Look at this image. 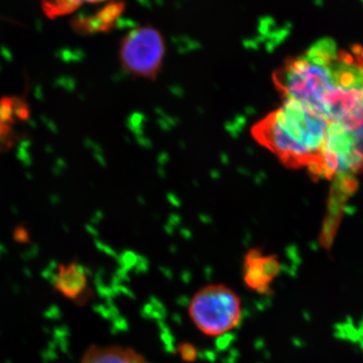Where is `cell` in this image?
<instances>
[{
    "mask_svg": "<svg viewBox=\"0 0 363 363\" xmlns=\"http://www.w3.org/2000/svg\"><path fill=\"white\" fill-rule=\"evenodd\" d=\"M80 363H152L130 347L118 345H91Z\"/></svg>",
    "mask_w": 363,
    "mask_h": 363,
    "instance_id": "cell-7",
    "label": "cell"
},
{
    "mask_svg": "<svg viewBox=\"0 0 363 363\" xmlns=\"http://www.w3.org/2000/svg\"><path fill=\"white\" fill-rule=\"evenodd\" d=\"M191 321L204 335L219 337L234 330L242 318L240 296L223 284L203 286L191 298Z\"/></svg>",
    "mask_w": 363,
    "mask_h": 363,
    "instance_id": "cell-4",
    "label": "cell"
},
{
    "mask_svg": "<svg viewBox=\"0 0 363 363\" xmlns=\"http://www.w3.org/2000/svg\"><path fill=\"white\" fill-rule=\"evenodd\" d=\"M123 11L121 2H111L92 16L76 18L73 26L81 33H102L111 30Z\"/></svg>",
    "mask_w": 363,
    "mask_h": 363,
    "instance_id": "cell-8",
    "label": "cell"
},
{
    "mask_svg": "<svg viewBox=\"0 0 363 363\" xmlns=\"http://www.w3.org/2000/svg\"><path fill=\"white\" fill-rule=\"evenodd\" d=\"M329 121L312 107L284 99L276 111L257 121L252 138L290 169L316 173Z\"/></svg>",
    "mask_w": 363,
    "mask_h": 363,
    "instance_id": "cell-2",
    "label": "cell"
},
{
    "mask_svg": "<svg viewBox=\"0 0 363 363\" xmlns=\"http://www.w3.org/2000/svg\"><path fill=\"white\" fill-rule=\"evenodd\" d=\"M281 269V262L276 255H264L262 250L253 248L248 250L243 259V283L252 292L269 295Z\"/></svg>",
    "mask_w": 363,
    "mask_h": 363,
    "instance_id": "cell-6",
    "label": "cell"
},
{
    "mask_svg": "<svg viewBox=\"0 0 363 363\" xmlns=\"http://www.w3.org/2000/svg\"><path fill=\"white\" fill-rule=\"evenodd\" d=\"M363 172V101L344 118L329 123L316 178L357 182Z\"/></svg>",
    "mask_w": 363,
    "mask_h": 363,
    "instance_id": "cell-3",
    "label": "cell"
},
{
    "mask_svg": "<svg viewBox=\"0 0 363 363\" xmlns=\"http://www.w3.org/2000/svg\"><path fill=\"white\" fill-rule=\"evenodd\" d=\"M284 99L312 107L329 123L344 118L363 101V48L342 49L335 40H317L286 60L274 73Z\"/></svg>",
    "mask_w": 363,
    "mask_h": 363,
    "instance_id": "cell-1",
    "label": "cell"
},
{
    "mask_svg": "<svg viewBox=\"0 0 363 363\" xmlns=\"http://www.w3.org/2000/svg\"><path fill=\"white\" fill-rule=\"evenodd\" d=\"M104 0H40V6L45 16L50 18L68 16L85 4H98Z\"/></svg>",
    "mask_w": 363,
    "mask_h": 363,
    "instance_id": "cell-10",
    "label": "cell"
},
{
    "mask_svg": "<svg viewBox=\"0 0 363 363\" xmlns=\"http://www.w3.org/2000/svg\"><path fill=\"white\" fill-rule=\"evenodd\" d=\"M56 285L57 289L64 295L68 297H77L87 285V277L84 269L75 262L59 267Z\"/></svg>",
    "mask_w": 363,
    "mask_h": 363,
    "instance_id": "cell-9",
    "label": "cell"
},
{
    "mask_svg": "<svg viewBox=\"0 0 363 363\" xmlns=\"http://www.w3.org/2000/svg\"><path fill=\"white\" fill-rule=\"evenodd\" d=\"M164 52L161 33L152 26H140L123 38L119 58L124 70L131 75L154 79L161 71Z\"/></svg>",
    "mask_w": 363,
    "mask_h": 363,
    "instance_id": "cell-5",
    "label": "cell"
}]
</instances>
